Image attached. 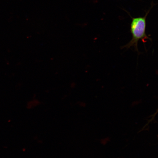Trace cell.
I'll list each match as a JSON object with an SVG mask.
<instances>
[{
	"label": "cell",
	"mask_w": 158,
	"mask_h": 158,
	"mask_svg": "<svg viewBox=\"0 0 158 158\" xmlns=\"http://www.w3.org/2000/svg\"><path fill=\"white\" fill-rule=\"evenodd\" d=\"M151 9L147 11L144 17L132 18L130 25V32L132 38L129 43L124 45L123 48L128 49L134 47L135 50L138 52V42L140 40L144 43L146 42L147 40H151L146 34V30L147 27L146 19Z\"/></svg>",
	"instance_id": "6da1fadb"
}]
</instances>
